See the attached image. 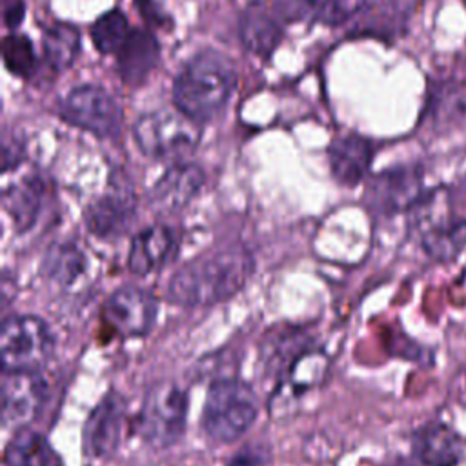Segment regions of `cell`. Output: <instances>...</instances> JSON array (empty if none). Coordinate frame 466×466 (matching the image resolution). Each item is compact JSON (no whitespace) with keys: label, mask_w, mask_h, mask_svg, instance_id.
<instances>
[{"label":"cell","mask_w":466,"mask_h":466,"mask_svg":"<svg viewBox=\"0 0 466 466\" xmlns=\"http://www.w3.org/2000/svg\"><path fill=\"white\" fill-rule=\"evenodd\" d=\"M255 268L251 253L231 244L184 264L169 280L167 297L184 308H204L238 293Z\"/></svg>","instance_id":"cell-1"},{"label":"cell","mask_w":466,"mask_h":466,"mask_svg":"<svg viewBox=\"0 0 466 466\" xmlns=\"http://www.w3.org/2000/svg\"><path fill=\"white\" fill-rule=\"evenodd\" d=\"M235 86V71L229 58L217 51H202L189 58L175 78L173 102L197 124L215 118Z\"/></svg>","instance_id":"cell-2"},{"label":"cell","mask_w":466,"mask_h":466,"mask_svg":"<svg viewBox=\"0 0 466 466\" xmlns=\"http://www.w3.org/2000/svg\"><path fill=\"white\" fill-rule=\"evenodd\" d=\"M257 413L258 400L248 382L233 377L217 379L206 393L202 428L211 441L229 444L253 426Z\"/></svg>","instance_id":"cell-3"},{"label":"cell","mask_w":466,"mask_h":466,"mask_svg":"<svg viewBox=\"0 0 466 466\" xmlns=\"http://www.w3.org/2000/svg\"><path fill=\"white\" fill-rule=\"evenodd\" d=\"M186 413V391L175 380H157L144 393L137 422L138 433L153 450H167L182 437Z\"/></svg>","instance_id":"cell-4"},{"label":"cell","mask_w":466,"mask_h":466,"mask_svg":"<svg viewBox=\"0 0 466 466\" xmlns=\"http://www.w3.org/2000/svg\"><path fill=\"white\" fill-rule=\"evenodd\" d=\"M55 335L36 315H13L0 329L2 371H40L51 359Z\"/></svg>","instance_id":"cell-5"},{"label":"cell","mask_w":466,"mask_h":466,"mask_svg":"<svg viewBox=\"0 0 466 466\" xmlns=\"http://www.w3.org/2000/svg\"><path fill=\"white\" fill-rule=\"evenodd\" d=\"M140 151L155 158H177L195 149L200 127L180 109H155L144 113L133 127Z\"/></svg>","instance_id":"cell-6"},{"label":"cell","mask_w":466,"mask_h":466,"mask_svg":"<svg viewBox=\"0 0 466 466\" xmlns=\"http://www.w3.org/2000/svg\"><path fill=\"white\" fill-rule=\"evenodd\" d=\"M444 193L420 197L411 208V226L426 253L439 260L453 258L466 244V222H453Z\"/></svg>","instance_id":"cell-7"},{"label":"cell","mask_w":466,"mask_h":466,"mask_svg":"<svg viewBox=\"0 0 466 466\" xmlns=\"http://www.w3.org/2000/svg\"><path fill=\"white\" fill-rule=\"evenodd\" d=\"M60 115L100 138H115L122 129L120 104L104 87L93 84L73 87L60 102Z\"/></svg>","instance_id":"cell-8"},{"label":"cell","mask_w":466,"mask_h":466,"mask_svg":"<svg viewBox=\"0 0 466 466\" xmlns=\"http://www.w3.org/2000/svg\"><path fill=\"white\" fill-rule=\"evenodd\" d=\"M158 304L151 291L138 286L115 289L102 306L106 324L124 339L146 337L157 320Z\"/></svg>","instance_id":"cell-9"},{"label":"cell","mask_w":466,"mask_h":466,"mask_svg":"<svg viewBox=\"0 0 466 466\" xmlns=\"http://www.w3.org/2000/svg\"><path fill=\"white\" fill-rule=\"evenodd\" d=\"M2 422L15 431L27 428L40 413L46 399V382L38 371H4Z\"/></svg>","instance_id":"cell-10"},{"label":"cell","mask_w":466,"mask_h":466,"mask_svg":"<svg viewBox=\"0 0 466 466\" xmlns=\"http://www.w3.org/2000/svg\"><path fill=\"white\" fill-rule=\"evenodd\" d=\"M126 424V400L118 391H109L87 415L84 424V451L95 459L111 457L122 441Z\"/></svg>","instance_id":"cell-11"},{"label":"cell","mask_w":466,"mask_h":466,"mask_svg":"<svg viewBox=\"0 0 466 466\" xmlns=\"http://www.w3.org/2000/svg\"><path fill=\"white\" fill-rule=\"evenodd\" d=\"M420 171L417 167H393L377 175L370 186L368 200L379 213L410 209L420 198Z\"/></svg>","instance_id":"cell-12"},{"label":"cell","mask_w":466,"mask_h":466,"mask_svg":"<svg viewBox=\"0 0 466 466\" xmlns=\"http://www.w3.org/2000/svg\"><path fill=\"white\" fill-rule=\"evenodd\" d=\"M411 451L422 466H459L462 444L457 433L442 422H428L413 431Z\"/></svg>","instance_id":"cell-13"},{"label":"cell","mask_w":466,"mask_h":466,"mask_svg":"<svg viewBox=\"0 0 466 466\" xmlns=\"http://www.w3.org/2000/svg\"><path fill=\"white\" fill-rule=\"evenodd\" d=\"M204 173L195 164H175L151 189V204L160 213H173L184 208L202 187Z\"/></svg>","instance_id":"cell-14"},{"label":"cell","mask_w":466,"mask_h":466,"mask_svg":"<svg viewBox=\"0 0 466 466\" xmlns=\"http://www.w3.org/2000/svg\"><path fill=\"white\" fill-rule=\"evenodd\" d=\"M177 249V237L171 228L155 224L138 231L129 248L127 266L135 275H147L166 266Z\"/></svg>","instance_id":"cell-15"},{"label":"cell","mask_w":466,"mask_h":466,"mask_svg":"<svg viewBox=\"0 0 466 466\" xmlns=\"http://www.w3.org/2000/svg\"><path fill=\"white\" fill-rule=\"evenodd\" d=\"M371 144L359 135L337 138L329 147L331 175L344 186H357L368 173Z\"/></svg>","instance_id":"cell-16"},{"label":"cell","mask_w":466,"mask_h":466,"mask_svg":"<svg viewBox=\"0 0 466 466\" xmlns=\"http://www.w3.org/2000/svg\"><path fill=\"white\" fill-rule=\"evenodd\" d=\"M160 58L158 42L147 31L135 29L118 53V71L126 84L137 86L147 78Z\"/></svg>","instance_id":"cell-17"},{"label":"cell","mask_w":466,"mask_h":466,"mask_svg":"<svg viewBox=\"0 0 466 466\" xmlns=\"http://www.w3.org/2000/svg\"><path fill=\"white\" fill-rule=\"evenodd\" d=\"M135 215L133 198L129 195H107L93 202L86 209L87 229L102 238H111L126 233Z\"/></svg>","instance_id":"cell-18"},{"label":"cell","mask_w":466,"mask_h":466,"mask_svg":"<svg viewBox=\"0 0 466 466\" xmlns=\"http://www.w3.org/2000/svg\"><path fill=\"white\" fill-rule=\"evenodd\" d=\"M4 466H58L49 442L29 428L15 431L4 453Z\"/></svg>","instance_id":"cell-19"},{"label":"cell","mask_w":466,"mask_h":466,"mask_svg":"<svg viewBox=\"0 0 466 466\" xmlns=\"http://www.w3.org/2000/svg\"><path fill=\"white\" fill-rule=\"evenodd\" d=\"M42 202H44V182L40 178L22 180L20 184L13 186L4 197L5 209L20 231L29 229L35 224L40 213Z\"/></svg>","instance_id":"cell-20"},{"label":"cell","mask_w":466,"mask_h":466,"mask_svg":"<svg viewBox=\"0 0 466 466\" xmlns=\"http://www.w3.org/2000/svg\"><path fill=\"white\" fill-rule=\"evenodd\" d=\"M42 51L46 64L55 71L67 69L78 56L80 33L75 25L58 22L46 29L42 38Z\"/></svg>","instance_id":"cell-21"},{"label":"cell","mask_w":466,"mask_h":466,"mask_svg":"<svg viewBox=\"0 0 466 466\" xmlns=\"http://www.w3.org/2000/svg\"><path fill=\"white\" fill-rule=\"evenodd\" d=\"M280 27L273 16L258 7H251L240 20V38L257 55H269L280 40Z\"/></svg>","instance_id":"cell-22"},{"label":"cell","mask_w":466,"mask_h":466,"mask_svg":"<svg viewBox=\"0 0 466 466\" xmlns=\"http://www.w3.org/2000/svg\"><path fill=\"white\" fill-rule=\"evenodd\" d=\"M131 36L127 18L122 11L111 9L96 18L91 25V40L104 55H118Z\"/></svg>","instance_id":"cell-23"},{"label":"cell","mask_w":466,"mask_h":466,"mask_svg":"<svg viewBox=\"0 0 466 466\" xmlns=\"http://www.w3.org/2000/svg\"><path fill=\"white\" fill-rule=\"evenodd\" d=\"M46 273L60 286H73L87 269V260L76 246H56L46 260Z\"/></svg>","instance_id":"cell-24"},{"label":"cell","mask_w":466,"mask_h":466,"mask_svg":"<svg viewBox=\"0 0 466 466\" xmlns=\"http://www.w3.org/2000/svg\"><path fill=\"white\" fill-rule=\"evenodd\" d=\"M4 62L7 69L18 76H29L36 67L33 44L27 36L11 33L4 38Z\"/></svg>","instance_id":"cell-25"},{"label":"cell","mask_w":466,"mask_h":466,"mask_svg":"<svg viewBox=\"0 0 466 466\" xmlns=\"http://www.w3.org/2000/svg\"><path fill=\"white\" fill-rule=\"evenodd\" d=\"M371 0H306L313 16L324 24H342L359 15Z\"/></svg>","instance_id":"cell-26"},{"label":"cell","mask_w":466,"mask_h":466,"mask_svg":"<svg viewBox=\"0 0 466 466\" xmlns=\"http://www.w3.org/2000/svg\"><path fill=\"white\" fill-rule=\"evenodd\" d=\"M262 448H244L240 450L226 466H262Z\"/></svg>","instance_id":"cell-27"},{"label":"cell","mask_w":466,"mask_h":466,"mask_svg":"<svg viewBox=\"0 0 466 466\" xmlns=\"http://www.w3.org/2000/svg\"><path fill=\"white\" fill-rule=\"evenodd\" d=\"M24 16V2L22 0H4V20L9 27L20 24Z\"/></svg>","instance_id":"cell-28"},{"label":"cell","mask_w":466,"mask_h":466,"mask_svg":"<svg viewBox=\"0 0 466 466\" xmlns=\"http://www.w3.org/2000/svg\"><path fill=\"white\" fill-rule=\"evenodd\" d=\"M397 466H422V464H413V462H410V461H400V462H397Z\"/></svg>","instance_id":"cell-29"}]
</instances>
